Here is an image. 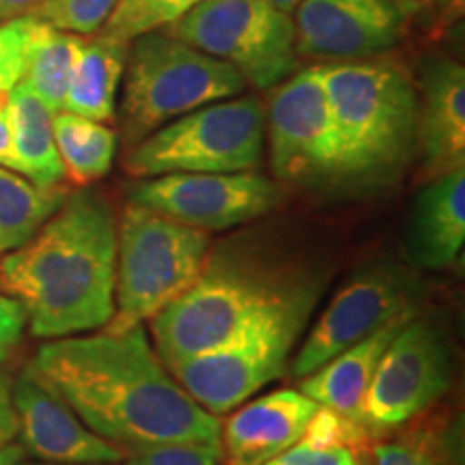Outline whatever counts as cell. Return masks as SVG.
<instances>
[{
    "mask_svg": "<svg viewBox=\"0 0 465 465\" xmlns=\"http://www.w3.org/2000/svg\"><path fill=\"white\" fill-rule=\"evenodd\" d=\"M317 403L300 391H276L237 410L224 424L231 465H265L302 440Z\"/></svg>",
    "mask_w": 465,
    "mask_h": 465,
    "instance_id": "17",
    "label": "cell"
},
{
    "mask_svg": "<svg viewBox=\"0 0 465 465\" xmlns=\"http://www.w3.org/2000/svg\"><path fill=\"white\" fill-rule=\"evenodd\" d=\"M26 371L119 449L220 444V420L179 386L151 349L143 325L54 339L39 347Z\"/></svg>",
    "mask_w": 465,
    "mask_h": 465,
    "instance_id": "1",
    "label": "cell"
},
{
    "mask_svg": "<svg viewBox=\"0 0 465 465\" xmlns=\"http://www.w3.org/2000/svg\"><path fill=\"white\" fill-rule=\"evenodd\" d=\"M418 153L431 177L465 166V69L452 58H433L422 69Z\"/></svg>",
    "mask_w": 465,
    "mask_h": 465,
    "instance_id": "16",
    "label": "cell"
},
{
    "mask_svg": "<svg viewBox=\"0 0 465 465\" xmlns=\"http://www.w3.org/2000/svg\"><path fill=\"white\" fill-rule=\"evenodd\" d=\"M265 465H360V457L349 449H315L304 441H295Z\"/></svg>",
    "mask_w": 465,
    "mask_h": 465,
    "instance_id": "31",
    "label": "cell"
},
{
    "mask_svg": "<svg viewBox=\"0 0 465 465\" xmlns=\"http://www.w3.org/2000/svg\"><path fill=\"white\" fill-rule=\"evenodd\" d=\"M465 240V168L441 173L418 192L407 232L410 259L440 272L455 263Z\"/></svg>",
    "mask_w": 465,
    "mask_h": 465,
    "instance_id": "18",
    "label": "cell"
},
{
    "mask_svg": "<svg viewBox=\"0 0 465 465\" xmlns=\"http://www.w3.org/2000/svg\"><path fill=\"white\" fill-rule=\"evenodd\" d=\"M17 435V418L14 410V381L9 373L0 371V450L14 444Z\"/></svg>",
    "mask_w": 465,
    "mask_h": 465,
    "instance_id": "33",
    "label": "cell"
},
{
    "mask_svg": "<svg viewBox=\"0 0 465 465\" xmlns=\"http://www.w3.org/2000/svg\"><path fill=\"white\" fill-rule=\"evenodd\" d=\"M166 33L229 63L261 91L274 89L298 67L293 20L267 0H205Z\"/></svg>",
    "mask_w": 465,
    "mask_h": 465,
    "instance_id": "9",
    "label": "cell"
},
{
    "mask_svg": "<svg viewBox=\"0 0 465 465\" xmlns=\"http://www.w3.org/2000/svg\"><path fill=\"white\" fill-rule=\"evenodd\" d=\"M265 113V143L278 182L308 190H339V136L317 67L274 86Z\"/></svg>",
    "mask_w": 465,
    "mask_h": 465,
    "instance_id": "10",
    "label": "cell"
},
{
    "mask_svg": "<svg viewBox=\"0 0 465 465\" xmlns=\"http://www.w3.org/2000/svg\"><path fill=\"white\" fill-rule=\"evenodd\" d=\"M0 166L15 171V155H14V143H11L7 95H0Z\"/></svg>",
    "mask_w": 465,
    "mask_h": 465,
    "instance_id": "34",
    "label": "cell"
},
{
    "mask_svg": "<svg viewBox=\"0 0 465 465\" xmlns=\"http://www.w3.org/2000/svg\"><path fill=\"white\" fill-rule=\"evenodd\" d=\"M63 188H39L25 174L0 166V257L20 248L65 201Z\"/></svg>",
    "mask_w": 465,
    "mask_h": 465,
    "instance_id": "22",
    "label": "cell"
},
{
    "mask_svg": "<svg viewBox=\"0 0 465 465\" xmlns=\"http://www.w3.org/2000/svg\"><path fill=\"white\" fill-rule=\"evenodd\" d=\"M25 457V449L20 444H9L0 450V465H17Z\"/></svg>",
    "mask_w": 465,
    "mask_h": 465,
    "instance_id": "36",
    "label": "cell"
},
{
    "mask_svg": "<svg viewBox=\"0 0 465 465\" xmlns=\"http://www.w3.org/2000/svg\"><path fill=\"white\" fill-rule=\"evenodd\" d=\"M37 3L39 0H0V22L28 15L35 7H37Z\"/></svg>",
    "mask_w": 465,
    "mask_h": 465,
    "instance_id": "35",
    "label": "cell"
},
{
    "mask_svg": "<svg viewBox=\"0 0 465 465\" xmlns=\"http://www.w3.org/2000/svg\"><path fill=\"white\" fill-rule=\"evenodd\" d=\"M295 14V48L328 61H358L391 50L403 37L399 0H302Z\"/></svg>",
    "mask_w": 465,
    "mask_h": 465,
    "instance_id": "14",
    "label": "cell"
},
{
    "mask_svg": "<svg viewBox=\"0 0 465 465\" xmlns=\"http://www.w3.org/2000/svg\"><path fill=\"white\" fill-rule=\"evenodd\" d=\"M360 465H449L440 449L429 440H391L371 444L360 457Z\"/></svg>",
    "mask_w": 465,
    "mask_h": 465,
    "instance_id": "29",
    "label": "cell"
},
{
    "mask_svg": "<svg viewBox=\"0 0 465 465\" xmlns=\"http://www.w3.org/2000/svg\"><path fill=\"white\" fill-rule=\"evenodd\" d=\"M339 136V190L399 183L418 153V91L392 56L317 65Z\"/></svg>",
    "mask_w": 465,
    "mask_h": 465,
    "instance_id": "4",
    "label": "cell"
},
{
    "mask_svg": "<svg viewBox=\"0 0 465 465\" xmlns=\"http://www.w3.org/2000/svg\"><path fill=\"white\" fill-rule=\"evenodd\" d=\"M201 3L205 0H116L100 33L132 42L144 33L166 28Z\"/></svg>",
    "mask_w": 465,
    "mask_h": 465,
    "instance_id": "25",
    "label": "cell"
},
{
    "mask_svg": "<svg viewBox=\"0 0 465 465\" xmlns=\"http://www.w3.org/2000/svg\"><path fill=\"white\" fill-rule=\"evenodd\" d=\"M282 190L254 171L171 173L132 185L130 201L205 232L246 224L274 209Z\"/></svg>",
    "mask_w": 465,
    "mask_h": 465,
    "instance_id": "13",
    "label": "cell"
},
{
    "mask_svg": "<svg viewBox=\"0 0 465 465\" xmlns=\"http://www.w3.org/2000/svg\"><path fill=\"white\" fill-rule=\"evenodd\" d=\"M127 52L130 42H121L104 33L93 39H83L63 110L100 124L113 119L116 91L127 65Z\"/></svg>",
    "mask_w": 465,
    "mask_h": 465,
    "instance_id": "21",
    "label": "cell"
},
{
    "mask_svg": "<svg viewBox=\"0 0 465 465\" xmlns=\"http://www.w3.org/2000/svg\"><path fill=\"white\" fill-rule=\"evenodd\" d=\"M265 153V108L257 97H229L177 116L127 151L134 177L171 173L257 171Z\"/></svg>",
    "mask_w": 465,
    "mask_h": 465,
    "instance_id": "7",
    "label": "cell"
},
{
    "mask_svg": "<svg viewBox=\"0 0 465 465\" xmlns=\"http://www.w3.org/2000/svg\"><path fill=\"white\" fill-rule=\"evenodd\" d=\"M39 20L33 15H20L0 22V95H9L26 74L28 52H31Z\"/></svg>",
    "mask_w": 465,
    "mask_h": 465,
    "instance_id": "28",
    "label": "cell"
},
{
    "mask_svg": "<svg viewBox=\"0 0 465 465\" xmlns=\"http://www.w3.org/2000/svg\"><path fill=\"white\" fill-rule=\"evenodd\" d=\"M26 323L28 315L25 304L7 293H0V364L9 360L20 345Z\"/></svg>",
    "mask_w": 465,
    "mask_h": 465,
    "instance_id": "32",
    "label": "cell"
},
{
    "mask_svg": "<svg viewBox=\"0 0 465 465\" xmlns=\"http://www.w3.org/2000/svg\"><path fill=\"white\" fill-rule=\"evenodd\" d=\"M317 302L263 315L223 345L173 364L171 375L209 414H229L287 369Z\"/></svg>",
    "mask_w": 465,
    "mask_h": 465,
    "instance_id": "8",
    "label": "cell"
},
{
    "mask_svg": "<svg viewBox=\"0 0 465 465\" xmlns=\"http://www.w3.org/2000/svg\"><path fill=\"white\" fill-rule=\"evenodd\" d=\"M209 248V232L127 203L116 235L114 312L104 330L151 322L194 282Z\"/></svg>",
    "mask_w": 465,
    "mask_h": 465,
    "instance_id": "6",
    "label": "cell"
},
{
    "mask_svg": "<svg viewBox=\"0 0 465 465\" xmlns=\"http://www.w3.org/2000/svg\"><path fill=\"white\" fill-rule=\"evenodd\" d=\"M267 3L274 5V7L284 11V14H291V11L298 9V5L302 3V0H267Z\"/></svg>",
    "mask_w": 465,
    "mask_h": 465,
    "instance_id": "37",
    "label": "cell"
},
{
    "mask_svg": "<svg viewBox=\"0 0 465 465\" xmlns=\"http://www.w3.org/2000/svg\"><path fill=\"white\" fill-rule=\"evenodd\" d=\"M223 446L209 441H183L134 450L125 465H218Z\"/></svg>",
    "mask_w": 465,
    "mask_h": 465,
    "instance_id": "30",
    "label": "cell"
},
{
    "mask_svg": "<svg viewBox=\"0 0 465 465\" xmlns=\"http://www.w3.org/2000/svg\"><path fill=\"white\" fill-rule=\"evenodd\" d=\"M422 282L411 267L375 261L353 274L319 315L293 360V375L319 366L407 312H420Z\"/></svg>",
    "mask_w": 465,
    "mask_h": 465,
    "instance_id": "11",
    "label": "cell"
},
{
    "mask_svg": "<svg viewBox=\"0 0 465 465\" xmlns=\"http://www.w3.org/2000/svg\"><path fill=\"white\" fill-rule=\"evenodd\" d=\"M450 386V349L440 328L411 317L377 364L362 405L371 433H386L431 407Z\"/></svg>",
    "mask_w": 465,
    "mask_h": 465,
    "instance_id": "12",
    "label": "cell"
},
{
    "mask_svg": "<svg viewBox=\"0 0 465 465\" xmlns=\"http://www.w3.org/2000/svg\"><path fill=\"white\" fill-rule=\"evenodd\" d=\"M414 315L418 312H407V315L392 319L380 330H375L373 334L342 349L341 353H336L334 358H330L312 373L302 377L300 392H304L317 405L330 407V410L339 411L351 420L362 422V405L371 381H373L377 364H380L383 351L391 345L394 334L403 328L407 319Z\"/></svg>",
    "mask_w": 465,
    "mask_h": 465,
    "instance_id": "19",
    "label": "cell"
},
{
    "mask_svg": "<svg viewBox=\"0 0 465 465\" xmlns=\"http://www.w3.org/2000/svg\"><path fill=\"white\" fill-rule=\"evenodd\" d=\"M124 86V134L134 147L177 116L242 95L246 80L229 63L192 48L166 31L132 39Z\"/></svg>",
    "mask_w": 465,
    "mask_h": 465,
    "instance_id": "5",
    "label": "cell"
},
{
    "mask_svg": "<svg viewBox=\"0 0 465 465\" xmlns=\"http://www.w3.org/2000/svg\"><path fill=\"white\" fill-rule=\"evenodd\" d=\"M54 141L65 174L78 185L106 177L116 153V134L100 121L67 113L54 114Z\"/></svg>",
    "mask_w": 465,
    "mask_h": 465,
    "instance_id": "23",
    "label": "cell"
},
{
    "mask_svg": "<svg viewBox=\"0 0 465 465\" xmlns=\"http://www.w3.org/2000/svg\"><path fill=\"white\" fill-rule=\"evenodd\" d=\"M15 173L39 188H56L65 177L54 141V113L22 80L7 95Z\"/></svg>",
    "mask_w": 465,
    "mask_h": 465,
    "instance_id": "20",
    "label": "cell"
},
{
    "mask_svg": "<svg viewBox=\"0 0 465 465\" xmlns=\"http://www.w3.org/2000/svg\"><path fill=\"white\" fill-rule=\"evenodd\" d=\"M323 281L263 243L229 240L209 248L194 282L151 319L166 369L223 345L281 308L317 302Z\"/></svg>",
    "mask_w": 465,
    "mask_h": 465,
    "instance_id": "3",
    "label": "cell"
},
{
    "mask_svg": "<svg viewBox=\"0 0 465 465\" xmlns=\"http://www.w3.org/2000/svg\"><path fill=\"white\" fill-rule=\"evenodd\" d=\"M80 48H83L80 35L56 31L39 20L22 80L50 108V113H61L65 106V95Z\"/></svg>",
    "mask_w": 465,
    "mask_h": 465,
    "instance_id": "24",
    "label": "cell"
},
{
    "mask_svg": "<svg viewBox=\"0 0 465 465\" xmlns=\"http://www.w3.org/2000/svg\"><path fill=\"white\" fill-rule=\"evenodd\" d=\"M116 0H39L31 14L37 20L63 33L93 35L113 14Z\"/></svg>",
    "mask_w": 465,
    "mask_h": 465,
    "instance_id": "26",
    "label": "cell"
},
{
    "mask_svg": "<svg viewBox=\"0 0 465 465\" xmlns=\"http://www.w3.org/2000/svg\"><path fill=\"white\" fill-rule=\"evenodd\" d=\"M373 433L364 427L362 422L351 420V418L330 410V407H317V411L308 420L304 435L300 441L315 449H349L358 457L371 446Z\"/></svg>",
    "mask_w": 465,
    "mask_h": 465,
    "instance_id": "27",
    "label": "cell"
},
{
    "mask_svg": "<svg viewBox=\"0 0 465 465\" xmlns=\"http://www.w3.org/2000/svg\"><path fill=\"white\" fill-rule=\"evenodd\" d=\"M116 224L100 192L78 190L20 248L0 257V289L31 332L63 339L106 328L114 312Z\"/></svg>",
    "mask_w": 465,
    "mask_h": 465,
    "instance_id": "2",
    "label": "cell"
},
{
    "mask_svg": "<svg viewBox=\"0 0 465 465\" xmlns=\"http://www.w3.org/2000/svg\"><path fill=\"white\" fill-rule=\"evenodd\" d=\"M17 465H114V463H45V461H39V463H17Z\"/></svg>",
    "mask_w": 465,
    "mask_h": 465,
    "instance_id": "38",
    "label": "cell"
},
{
    "mask_svg": "<svg viewBox=\"0 0 465 465\" xmlns=\"http://www.w3.org/2000/svg\"><path fill=\"white\" fill-rule=\"evenodd\" d=\"M17 435L28 455L45 463H119L124 449L91 431L65 401L25 371L14 383Z\"/></svg>",
    "mask_w": 465,
    "mask_h": 465,
    "instance_id": "15",
    "label": "cell"
}]
</instances>
